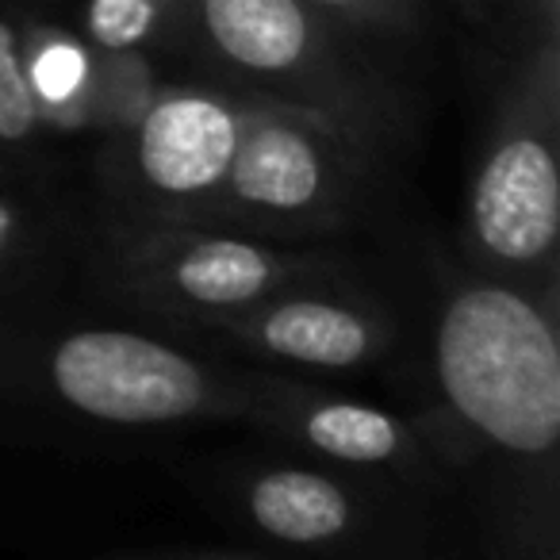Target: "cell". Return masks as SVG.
I'll list each match as a JSON object with an SVG mask.
<instances>
[{"label": "cell", "instance_id": "5bb4252c", "mask_svg": "<svg viewBox=\"0 0 560 560\" xmlns=\"http://www.w3.org/2000/svg\"><path fill=\"white\" fill-rule=\"evenodd\" d=\"M495 47L499 58H522L560 39V0H450Z\"/></svg>", "mask_w": 560, "mask_h": 560}, {"label": "cell", "instance_id": "2e32d148", "mask_svg": "<svg viewBox=\"0 0 560 560\" xmlns=\"http://www.w3.org/2000/svg\"><path fill=\"white\" fill-rule=\"evenodd\" d=\"M177 0H85L78 24L101 50H154Z\"/></svg>", "mask_w": 560, "mask_h": 560}, {"label": "cell", "instance_id": "8992f818", "mask_svg": "<svg viewBox=\"0 0 560 560\" xmlns=\"http://www.w3.org/2000/svg\"><path fill=\"white\" fill-rule=\"evenodd\" d=\"M208 491L219 518L254 552L419 560L434 557L445 526V511L396 483L280 445L215 460Z\"/></svg>", "mask_w": 560, "mask_h": 560}, {"label": "cell", "instance_id": "8fae6325", "mask_svg": "<svg viewBox=\"0 0 560 560\" xmlns=\"http://www.w3.org/2000/svg\"><path fill=\"white\" fill-rule=\"evenodd\" d=\"M85 238L89 223L50 188L47 173H0V307L62 292Z\"/></svg>", "mask_w": 560, "mask_h": 560}, {"label": "cell", "instance_id": "30bf717a", "mask_svg": "<svg viewBox=\"0 0 560 560\" xmlns=\"http://www.w3.org/2000/svg\"><path fill=\"white\" fill-rule=\"evenodd\" d=\"M238 427L280 450L388 480L438 511L450 506V483L419 422L407 411L346 396L327 381L261 369Z\"/></svg>", "mask_w": 560, "mask_h": 560}, {"label": "cell", "instance_id": "7a4b0ae2", "mask_svg": "<svg viewBox=\"0 0 560 560\" xmlns=\"http://www.w3.org/2000/svg\"><path fill=\"white\" fill-rule=\"evenodd\" d=\"M261 369L96 300L0 307V438L35 445L158 442L242 422Z\"/></svg>", "mask_w": 560, "mask_h": 560}, {"label": "cell", "instance_id": "52a82bcc", "mask_svg": "<svg viewBox=\"0 0 560 560\" xmlns=\"http://www.w3.org/2000/svg\"><path fill=\"white\" fill-rule=\"evenodd\" d=\"M388 170L338 127L254 101L203 226L296 246H342L376 219Z\"/></svg>", "mask_w": 560, "mask_h": 560}, {"label": "cell", "instance_id": "277c9868", "mask_svg": "<svg viewBox=\"0 0 560 560\" xmlns=\"http://www.w3.org/2000/svg\"><path fill=\"white\" fill-rule=\"evenodd\" d=\"M499 62L453 249L472 269L560 307V39Z\"/></svg>", "mask_w": 560, "mask_h": 560}, {"label": "cell", "instance_id": "6da1fadb", "mask_svg": "<svg viewBox=\"0 0 560 560\" xmlns=\"http://www.w3.org/2000/svg\"><path fill=\"white\" fill-rule=\"evenodd\" d=\"M407 312L404 411L427 434L480 549L560 557V307L427 249Z\"/></svg>", "mask_w": 560, "mask_h": 560}, {"label": "cell", "instance_id": "9a60e30c", "mask_svg": "<svg viewBox=\"0 0 560 560\" xmlns=\"http://www.w3.org/2000/svg\"><path fill=\"white\" fill-rule=\"evenodd\" d=\"M381 50H407L434 27V0H307Z\"/></svg>", "mask_w": 560, "mask_h": 560}, {"label": "cell", "instance_id": "ba28073f", "mask_svg": "<svg viewBox=\"0 0 560 560\" xmlns=\"http://www.w3.org/2000/svg\"><path fill=\"white\" fill-rule=\"evenodd\" d=\"M249 96L215 81H158L150 101L101 139L96 215L203 223L223 188Z\"/></svg>", "mask_w": 560, "mask_h": 560}, {"label": "cell", "instance_id": "5b68a950", "mask_svg": "<svg viewBox=\"0 0 560 560\" xmlns=\"http://www.w3.org/2000/svg\"><path fill=\"white\" fill-rule=\"evenodd\" d=\"M350 261L342 246H296L203 223H89L81 272L96 300L200 342L211 327L304 277Z\"/></svg>", "mask_w": 560, "mask_h": 560}, {"label": "cell", "instance_id": "9c48e42d", "mask_svg": "<svg viewBox=\"0 0 560 560\" xmlns=\"http://www.w3.org/2000/svg\"><path fill=\"white\" fill-rule=\"evenodd\" d=\"M200 342L246 365L312 381L396 376L407 358V312L350 257L272 292Z\"/></svg>", "mask_w": 560, "mask_h": 560}, {"label": "cell", "instance_id": "7c38bea8", "mask_svg": "<svg viewBox=\"0 0 560 560\" xmlns=\"http://www.w3.org/2000/svg\"><path fill=\"white\" fill-rule=\"evenodd\" d=\"M24 66L35 104L55 139L101 135L104 50L81 32L78 20L47 0H32L24 27Z\"/></svg>", "mask_w": 560, "mask_h": 560}, {"label": "cell", "instance_id": "4fadbf2b", "mask_svg": "<svg viewBox=\"0 0 560 560\" xmlns=\"http://www.w3.org/2000/svg\"><path fill=\"white\" fill-rule=\"evenodd\" d=\"M32 0H0V173H47L50 135L24 66Z\"/></svg>", "mask_w": 560, "mask_h": 560}, {"label": "cell", "instance_id": "3957f363", "mask_svg": "<svg viewBox=\"0 0 560 560\" xmlns=\"http://www.w3.org/2000/svg\"><path fill=\"white\" fill-rule=\"evenodd\" d=\"M158 47L196 78L338 127L388 165L411 139V101L381 47L307 0H177Z\"/></svg>", "mask_w": 560, "mask_h": 560}]
</instances>
